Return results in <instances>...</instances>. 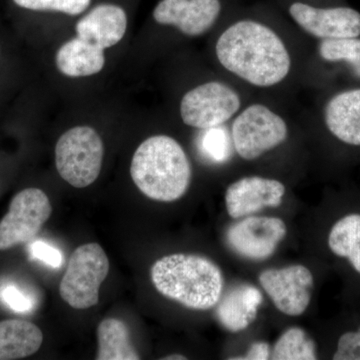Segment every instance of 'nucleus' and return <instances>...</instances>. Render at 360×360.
Instances as JSON below:
<instances>
[{
	"instance_id": "1",
	"label": "nucleus",
	"mask_w": 360,
	"mask_h": 360,
	"mask_svg": "<svg viewBox=\"0 0 360 360\" xmlns=\"http://www.w3.org/2000/svg\"><path fill=\"white\" fill-rule=\"evenodd\" d=\"M217 56L225 70L255 86L278 84L290 71V56L283 40L257 21L229 26L217 40Z\"/></svg>"
},
{
	"instance_id": "12",
	"label": "nucleus",
	"mask_w": 360,
	"mask_h": 360,
	"mask_svg": "<svg viewBox=\"0 0 360 360\" xmlns=\"http://www.w3.org/2000/svg\"><path fill=\"white\" fill-rule=\"evenodd\" d=\"M284 193L285 186L278 180L245 177L229 186L225 193V205L231 219H243L264 208L281 205Z\"/></svg>"
},
{
	"instance_id": "14",
	"label": "nucleus",
	"mask_w": 360,
	"mask_h": 360,
	"mask_svg": "<svg viewBox=\"0 0 360 360\" xmlns=\"http://www.w3.org/2000/svg\"><path fill=\"white\" fill-rule=\"evenodd\" d=\"M127 28V16L122 7L101 4L78 21L75 30L80 39L104 51L117 44Z\"/></svg>"
},
{
	"instance_id": "17",
	"label": "nucleus",
	"mask_w": 360,
	"mask_h": 360,
	"mask_svg": "<svg viewBox=\"0 0 360 360\" xmlns=\"http://www.w3.org/2000/svg\"><path fill=\"white\" fill-rule=\"evenodd\" d=\"M44 333L39 326L23 319L0 321V360L25 359L41 347Z\"/></svg>"
},
{
	"instance_id": "29",
	"label": "nucleus",
	"mask_w": 360,
	"mask_h": 360,
	"mask_svg": "<svg viewBox=\"0 0 360 360\" xmlns=\"http://www.w3.org/2000/svg\"><path fill=\"white\" fill-rule=\"evenodd\" d=\"M165 360H186L187 359L184 355H180V354H172V355H167V357H165Z\"/></svg>"
},
{
	"instance_id": "27",
	"label": "nucleus",
	"mask_w": 360,
	"mask_h": 360,
	"mask_svg": "<svg viewBox=\"0 0 360 360\" xmlns=\"http://www.w3.org/2000/svg\"><path fill=\"white\" fill-rule=\"evenodd\" d=\"M30 250L32 258L53 269H59L63 265V257L60 251L44 241H34L30 245Z\"/></svg>"
},
{
	"instance_id": "3",
	"label": "nucleus",
	"mask_w": 360,
	"mask_h": 360,
	"mask_svg": "<svg viewBox=\"0 0 360 360\" xmlns=\"http://www.w3.org/2000/svg\"><path fill=\"white\" fill-rule=\"evenodd\" d=\"M130 175L146 198L174 202L188 191L193 172L179 142L167 135H155L135 150Z\"/></svg>"
},
{
	"instance_id": "7",
	"label": "nucleus",
	"mask_w": 360,
	"mask_h": 360,
	"mask_svg": "<svg viewBox=\"0 0 360 360\" xmlns=\"http://www.w3.org/2000/svg\"><path fill=\"white\" fill-rule=\"evenodd\" d=\"M51 213V200L41 189L30 187L15 194L0 221V250L30 243Z\"/></svg>"
},
{
	"instance_id": "18",
	"label": "nucleus",
	"mask_w": 360,
	"mask_h": 360,
	"mask_svg": "<svg viewBox=\"0 0 360 360\" xmlns=\"http://www.w3.org/2000/svg\"><path fill=\"white\" fill-rule=\"evenodd\" d=\"M56 61L58 70L66 77H84L101 72L105 56L103 49L77 37L58 49Z\"/></svg>"
},
{
	"instance_id": "8",
	"label": "nucleus",
	"mask_w": 360,
	"mask_h": 360,
	"mask_svg": "<svg viewBox=\"0 0 360 360\" xmlns=\"http://www.w3.org/2000/svg\"><path fill=\"white\" fill-rule=\"evenodd\" d=\"M240 103V97L231 87L221 82H207L182 97L180 115L188 127L212 129L231 120Z\"/></svg>"
},
{
	"instance_id": "15",
	"label": "nucleus",
	"mask_w": 360,
	"mask_h": 360,
	"mask_svg": "<svg viewBox=\"0 0 360 360\" xmlns=\"http://www.w3.org/2000/svg\"><path fill=\"white\" fill-rule=\"evenodd\" d=\"M262 300V292L255 286H234L215 305L217 321L231 333L245 330L257 319Z\"/></svg>"
},
{
	"instance_id": "16",
	"label": "nucleus",
	"mask_w": 360,
	"mask_h": 360,
	"mask_svg": "<svg viewBox=\"0 0 360 360\" xmlns=\"http://www.w3.org/2000/svg\"><path fill=\"white\" fill-rule=\"evenodd\" d=\"M324 120L338 141L360 146V89L345 90L326 104Z\"/></svg>"
},
{
	"instance_id": "25",
	"label": "nucleus",
	"mask_w": 360,
	"mask_h": 360,
	"mask_svg": "<svg viewBox=\"0 0 360 360\" xmlns=\"http://www.w3.org/2000/svg\"><path fill=\"white\" fill-rule=\"evenodd\" d=\"M0 300L9 309L20 314H28L34 309L35 300L32 295L16 284L6 283L2 285L0 288Z\"/></svg>"
},
{
	"instance_id": "28",
	"label": "nucleus",
	"mask_w": 360,
	"mask_h": 360,
	"mask_svg": "<svg viewBox=\"0 0 360 360\" xmlns=\"http://www.w3.org/2000/svg\"><path fill=\"white\" fill-rule=\"evenodd\" d=\"M269 356H271V352H270L269 343L257 341L251 345L245 357H239L238 359L265 360L269 359Z\"/></svg>"
},
{
	"instance_id": "22",
	"label": "nucleus",
	"mask_w": 360,
	"mask_h": 360,
	"mask_svg": "<svg viewBox=\"0 0 360 360\" xmlns=\"http://www.w3.org/2000/svg\"><path fill=\"white\" fill-rule=\"evenodd\" d=\"M319 56L329 63L345 61L360 78V39H324L319 45Z\"/></svg>"
},
{
	"instance_id": "6",
	"label": "nucleus",
	"mask_w": 360,
	"mask_h": 360,
	"mask_svg": "<svg viewBox=\"0 0 360 360\" xmlns=\"http://www.w3.org/2000/svg\"><path fill=\"white\" fill-rule=\"evenodd\" d=\"M283 118L262 104H252L236 118L231 139L238 155L245 160H257L288 139Z\"/></svg>"
},
{
	"instance_id": "2",
	"label": "nucleus",
	"mask_w": 360,
	"mask_h": 360,
	"mask_svg": "<svg viewBox=\"0 0 360 360\" xmlns=\"http://www.w3.org/2000/svg\"><path fill=\"white\" fill-rule=\"evenodd\" d=\"M150 276L161 295L188 309H212L224 290L221 270L201 255L175 253L161 257L151 266Z\"/></svg>"
},
{
	"instance_id": "21",
	"label": "nucleus",
	"mask_w": 360,
	"mask_h": 360,
	"mask_svg": "<svg viewBox=\"0 0 360 360\" xmlns=\"http://www.w3.org/2000/svg\"><path fill=\"white\" fill-rule=\"evenodd\" d=\"M274 360H314L316 348L314 340L300 328L288 329L278 338L271 352Z\"/></svg>"
},
{
	"instance_id": "20",
	"label": "nucleus",
	"mask_w": 360,
	"mask_h": 360,
	"mask_svg": "<svg viewBox=\"0 0 360 360\" xmlns=\"http://www.w3.org/2000/svg\"><path fill=\"white\" fill-rule=\"evenodd\" d=\"M328 246L360 274V214L352 213L338 220L329 232Z\"/></svg>"
},
{
	"instance_id": "11",
	"label": "nucleus",
	"mask_w": 360,
	"mask_h": 360,
	"mask_svg": "<svg viewBox=\"0 0 360 360\" xmlns=\"http://www.w3.org/2000/svg\"><path fill=\"white\" fill-rule=\"evenodd\" d=\"M290 13L302 30L317 39L360 37V13L352 7L319 8L302 2H295L291 4Z\"/></svg>"
},
{
	"instance_id": "26",
	"label": "nucleus",
	"mask_w": 360,
	"mask_h": 360,
	"mask_svg": "<svg viewBox=\"0 0 360 360\" xmlns=\"http://www.w3.org/2000/svg\"><path fill=\"white\" fill-rule=\"evenodd\" d=\"M335 360H360V328L340 336Z\"/></svg>"
},
{
	"instance_id": "9",
	"label": "nucleus",
	"mask_w": 360,
	"mask_h": 360,
	"mask_svg": "<svg viewBox=\"0 0 360 360\" xmlns=\"http://www.w3.org/2000/svg\"><path fill=\"white\" fill-rule=\"evenodd\" d=\"M259 283L279 311L290 316L304 314L311 300L314 276L303 265L266 269Z\"/></svg>"
},
{
	"instance_id": "13",
	"label": "nucleus",
	"mask_w": 360,
	"mask_h": 360,
	"mask_svg": "<svg viewBox=\"0 0 360 360\" xmlns=\"http://www.w3.org/2000/svg\"><path fill=\"white\" fill-rule=\"evenodd\" d=\"M219 0H161L153 11L160 25H174L188 37H200L219 18Z\"/></svg>"
},
{
	"instance_id": "19",
	"label": "nucleus",
	"mask_w": 360,
	"mask_h": 360,
	"mask_svg": "<svg viewBox=\"0 0 360 360\" xmlns=\"http://www.w3.org/2000/svg\"><path fill=\"white\" fill-rule=\"evenodd\" d=\"M96 360L141 359L130 338L129 328L117 319H105L97 328Z\"/></svg>"
},
{
	"instance_id": "10",
	"label": "nucleus",
	"mask_w": 360,
	"mask_h": 360,
	"mask_svg": "<svg viewBox=\"0 0 360 360\" xmlns=\"http://www.w3.org/2000/svg\"><path fill=\"white\" fill-rule=\"evenodd\" d=\"M283 220L270 217H246L226 232L229 248L240 257L255 262L267 259L285 238Z\"/></svg>"
},
{
	"instance_id": "5",
	"label": "nucleus",
	"mask_w": 360,
	"mask_h": 360,
	"mask_svg": "<svg viewBox=\"0 0 360 360\" xmlns=\"http://www.w3.org/2000/svg\"><path fill=\"white\" fill-rule=\"evenodd\" d=\"M110 264L98 243H85L73 251L60 285L63 302L75 309H89L99 302L101 284L110 274Z\"/></svg>"
},
{
	"instance_id": "23",
	"label": "nucleus",
	"mask_w": 360,
	"mask_h": 360,
	"mask_svg": "<svg viewBox=\"0 0 360 360\" xmlns=\"http://www.w3.org/2000/svg\"><path fill=\"white\" fill-rule=\"evenodd\" d=\"M202 130V134L198 139V149L201 155L208 162L214 163V165L226 162L231 158L232 146H233L227 129L222 125H219V127Z\"/></svg>"
},
{
	"instance_id": "24",
	"label": "nucleus",
	"mask_w": 360,
	"mask_h": 360,
	"mask_svg": "<svg viewBox=\"0 0 360 360\" xmlns=\"http://www.w3.org/2000/svg\"><path fill=\"white\" fill-rule=\"evenodd\" d=\"M18 7L32 11H58L78 15L89 6L90 0H13Z\"/></svg>"
},
{
	"instance_id": "4",
	"label": "nucleus",
	"mask_w": 360,
	"mask_h": 360,
	"mask_svg": "<svg viewBox=\"0 0 360 360\" xmlns=\"http://www.w3.org/2000/svg\"><path fill=\"white\" fill-rule=\"evenodd\" d=\"M103 139L89 127H73L61 135L56 146V165L61 179L75 188L91 186L101 174Z\"/></svg>"
}]
</instances>
